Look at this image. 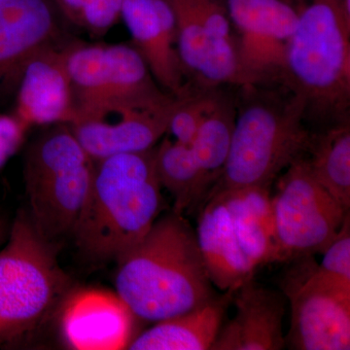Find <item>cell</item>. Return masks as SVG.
Here are the masks:
<instances>
[{
    "label": "cell",
    "instance_id": "obj_1",
    "mask_svg": "<svg viewBox=\"0 0 350 350\" xmlns=\"http://www.w3.org/2000/svg\"><path fill=\"white\" fill-rule=\"evenodd\" d=\"M117 262L116 293L142 321L172 319L215 297L196 232L183 214L157 219Z\"/></svg>",
    "mask_w": 350,
    "mask_h": 350
},
{
    "label": "cell",
    "instance_id": "obj_2",
    "mask_svg": "<svg viewBox=\"0 0 350 350\" xmlns=\"http://www.w3.org/2000/svg\"><path fill=\"white\" fill-rule=\"evenodd\" d=\"M155 147L96 162L91 192L72 234L90 259L118 261L156 222L163 197Z\"/></svg>",
    "mask_w": 350,
    "mask_h": 350
},
{
    "label": "cell",
    "instance_id": "obj_3",
    "mask_svg": "<svg viewBox=\"0 0 350 350\" xmlns=\"http://www.w3.org/2000/svg\"><path fill=\"white\" fill-rule=\"evenodd\" d=\"M298 23L287 46L282 86L303 96L306 118L349 121L350 0H286Z\"/></svg>",
    "mask_w": 350,
    "mask_h": 350
},
{
    "label": "cell",
    "instance_id": "obj_4",
    "mask_svg": "<svg viewBox=\"0 0 350 350\" xmlns=\"http://www.w3.org/2000/svg\"><path fill=\"white\" fill-rule=\"evenodd\" d=\"M243 88L248 100L237 113L224 169L209 194L248 187H271L283 170L305 156L313 133L306 126V101ZM206 197V198H207Z\"/></svg>",
    "mask_w": 350,
    "mask_h": 350
},
{
    "label": "cell",
    "instance_id": "obj_5",
    "mask_svg": "<svg viewBox=\"0 0 350 350\" xmlns=\"http://www.w3.org/2000/svg\"><path fill=\"white\" fill-rule=\"evenodd\" d=\"M69 288L53 244L36 232L27 213H20L0 250V347L36 329Z\"/></svg>",
    "mask_w": 350,
    "mask_h": 350
},
{
    "label": "cell",
    "instance_id": "obj_6",
    "mask_svg": "<svg viewBox=\"0 0 350 350\" xmlns=\"http://www.w3.org/2000/svg\"><path fill=\"white\" fill-rule=\"evenodd\" d=\"M94 165L68 125L43 135L29 151L25 163L29 217L53 245L72 237L91 192Z\"/></svg>",
    "mask_w": 350,
    "mask_h": 350
},
{
    "label": "cell",
    "instance_id": "obj_7",
    "mask_svg": "<svg viewBox=\"0 0 350 350\" xmlns=\"http://www.w3.org/2000/svg\"><path fill=\"white\" fill-rule=\"evenodd\" d=\"M286 170L271 197L278 262L323 253L349 213L314 178L305 156Z\"/></svg>",
    "mask_w": 350,
    "mask_h": 350
},
{
    "label": "cell",
    "instance_id": "obj_8",
    "mask_svg": "<svg viewBox=\"0 0 350 350\" xmlns=\"http://www.w3.org/2000/svg\"><path fill=\"white\" fill-rule=\"evenodd\" d=\"M292 262L282 282L291 308L285 340L297 350L350 349V287L322 275L312 256Z\"/></svg>",
    "mask_w": 350,
    "mask_h": 350
},
{
    "label": "cell",
    "instance_id": "obj_9",
    "mask_svg": "<svg viewBox=\"0 0 350 350\" xmlns=\"http://www.w3.org/2000/svg\"><path fill=\"white\" fill-rule=\"evenodd\" d=\"M237 49L253 86L284 81L287 46L298 23L286 0H226Z\"/></svg>",
    "mask_w": 350,
    "mask_h": 350
},
{
    "label": "cell",
    "instance_id": "obj_10",
    "mask_svg": "<svg viewBox=\"0 0 350 350\" xmlns=\"http://www.w3.org/2000/svg\"><path fill=\"white\" fill-rule=\"evenodd\" d=\"M181 98L151 108L122 103L94 105L78 110L68 126L94 163L120 154L147 151L169 131Z\"/></svg>",
    "mask_w": 350,
    "mask_h": 350
},
{
    "label": "cell",
    "instance_id": "obj_11",
    "mask_svg": "<svg viewBox=\"0 0 350 350\" xmlns=\"http://www.w3.org/2000/svg\"><path fill=\"white\" fill-rule=\"evenodd\" d=\"M68 42L59 40L33 55L18 81L15 116L32 125H70L76 118L72 86L66 66Z\"/></svg>",
    "mask_w": 350,
    "mask_h": 350
},
{
    "label": "cell",
    "instance_id": "obj_12",
    "mask_svg": "<svg viewBox=\"0 0 350 350\" xmlns=\"http://www.w3.org/2000/svg\"><path fill=\"white\" fill-rule=\"evenodd\" d=\"M61 315L62 336L73 349H124L133 338L137 319L117 293L92 288L68 293Z\"/></svg>",
    "mask_w": 350,
    "mask_h": 350
},
{
    "label": "cell",
    "instance_id": "obj_13",
    "mask_svg": "<svg viewBox=\"0 0 350 350\" xmlns=\"http://www.w3.org/2000/svg\"><path fill=\"white\" fill-rule=\"evenodd\" d=\"M124 20L135 49L163 90L183 96L193 91L175 49L176 24L167 0H124Z\"/></svg>",
    "mask_w": 350,
    "mask_h": 350
},
{
    "label": "cell",
    "instance_id": "obj_14",
    "mask_svg": "<svg viewBox=\"0 0 350 350\" xmlns=\"http://www.w3.org/2000/svg\"><path fill=\"white\" fill-rule=\"evenodd\" d=\"M61 18L54 0H0V89L17 85L29 59L61 40Z\"/></svg>",
    "mask_w": 350,
    "mask_h": 350
},
{
    "label": "cell",
    "instance_id": "obj_15",
    "mask_svg": "<svg viewBox=\"0 0 350 350\" xmlns=\"http://www.w3.org/2000/svg\"><path fill=\"white\" fill-rule=\"evenodd\" d=\"M236 314L221 326L213 350H280L283 336L284 295L260 286L253 278L234 292Z\"/></svg>",
    "mask_w": 350,
    "mask_h": 350
},
{
    "label": "cell",
    "instance_id": "obj_16",
    "mask_svg": "<svg viewBox=\"0 0 350 350\" xmlns=\"http://www.w3.org/2000/svg\"><path fill=\"white\" fill-rule=\"evenodd\" d=\"M196 237L209 280L219 289L236 291L253 278L256 269L241 250L226 191L208 196L200 206Z\"/></svg>",
    "mask_w": 350,
    "mask_h": 350
},
{
    "label": "cell",
    "instance_id": "obj_17",
    "mask_svg": "<svg viewBox=\"0 0 350 350\" xmlns=\"http://www.w3.org/2000/svg\"><path fill=\"white\" fill-rule=\"evenodd\" d=\"M174 98L177 96L167 93L157 83L135 46L114 44L105 45L90 100L77 111L103 103L151 108L165 105Z\"/></svg>",
    "mask_w": 350,
    "mask_h": 350
},
{
    "label": "cell",
    "instance_id": "obj_18",
    "mask_svg": "<svg viewBox=\"0 0 350 350\" xmlns=\"http://www.w3.org/2000/svg\"><path fill=\"white\" fill-rule=\"evenodd\" d=\"M234 291H226L204 305L154 323L148 330L133 338L131 350H208L222 326L228 304Z\"/></svg>",
    "mask_w": 350,
    "mask_h": 350
},
{
    "label": "cell",
    "instance_id": "obj_19",
    "mask_svg": "<svg viewBox=\"0 0 350 350\" xmlns=\"http://www.w3.org/2000/svg\"><path fill=\"white\" fill-rule=\"evenodd\" d=\"M225 191L229 195L234 230L241 250L253 268L257 269L262 265L278 261L269 188Z\"/></svg>",
    "mask_w": 350,
    "mask_h": 350
},
{
    "label": "cell",
    "instance_id": "obj_20",
    "mask_svg": "<svg viewBox=\"0 0 350 350\" xmlns=\"http://www.w3.org/2000/svg\"><path fill=\"white\" fill-rule=\"evenodd\" d=\"M155 169L161 187L174 200V213L197 209L211 190L191 147L163 138L155 147Z\"/></svg>",
    "mask_w": 350,
    "mask_h": 350
},
{
    "label": "cell",
    "instance_id": "obj_21",
    "mask_svg": "<svg viewBox=\"0 0 350 350\" xmlns=\"http://www.w3.org/2000/svg\"><path fill=\"white\" fill-rule=\"evenodd\" d=\"M306 158L314 178L347 211L350 208L349 121L312 135Z\"/></svg>",
    "mask_w": 350,
    "mask_h": 350
},
{
    "label": "cell",
    "instance_id": "obj_22",
    "mask_svg": "<svg viewBox=\"0 0 350 350\" xmlns=\"http://www.w3.org/2000/svg\"><path fill=\"white\" fill-rule=\"evenodd\" d=\"M237 113L234 103L220 94L215 107L207 115L190 146L211 189L217 183L224 169L231 147Z\"/></svg>",
    "mask_w": 350,
    "mask_h": 350
},
{
    "label": "cell",
    "instance_id": "obj_23",
    "mask_svg": "<svg viewBox=\"0 0 350 350\" xmlns=\"http://www.w3.org/2000/svg\"><path fill=\"white\" fill-rule=\"evenodd\" d=\"M220 94L214 89L193 90L182 96L170 118L169 131L175 142L190 147L200 126L217 103Z\"/></svg>",
    "mask_w": 350,
    "mask_h": 350
},
{
    "label": "cell",
    "instance_id": "obj_24",
    "mask_svg": "<svg viewBox=\"0 0 350 350\" xmlns=\"http://www.w3.org/2000/svg\"><path fill=\"white\" fill-rule=\"evenodd\" d=\"M317 269L333 282L350 287V216L345 217L336 238L323 251Z\"/></svg>",
    "mask_w": 350,
    "mask_h": 350
},
{
    "label": "cell",
    "instance_id": "obj_25",
    "mask_svg": "<svg viewBox=\"0 0 350 350\" xmlns=\"http://www.w3.org/2000/svg\"><path fill=\"white\" fill-rule=\"evenodd\" d=\"M124 0H88L78 27L103 36L121 19Z\"/></svg>",
    "mask_w": 350,
    "mask_h": 350
},
{
    "label": "cell",
    "instance_id": "obj_26",
    "mask_svg": "<svg viewBox=\"0 0 350 350\" xmlns=\"http://www.w3.org/2000/svg\"><path fill=\"white\" fill-rule=\"evenodd\" d=\"M27 129L15 115H0V167L19 149Z\"/></svg>",
    "mask_w": 350,
    "mask_h": 350
},
{
    "label": "cell",
    "instance_id": "obj_27",
    "mask_svg": "<svg viewBox=\"0 0 350 350\" xmlns=\"http://www.w3.org/2000/svg\"><path fill=\"white\" fill-rule=\"evenodd\" d=\"M54 1L64 19L78 27L83 8L88 0H54Z\"/></svg>",
    "mask_w": 350,
    "mask_h": 350
},
{
    "label": "cell",
    "instance_id": "obj_28",
    "mask_svg": "<svg viewBox=\"0 0 350 350\" xmlns=\"http://www.w3.org/2000/svg\"><path fill=\"white\" fill-rule=\"evenodd\" d=\"M4 232H5V230H4L3 222L0 220V243H1L2 239L4 238Z\"/></svg>",
    "mask_w": 350,
    "mask_h": 350
}]
</instances>
